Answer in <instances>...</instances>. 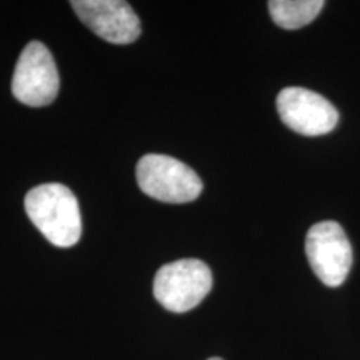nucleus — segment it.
Here are the masks:
<instances>
[{
	"instance_id": "obj_5",
	"label": "nucleus",
	"mask_w": 360,
	"mask_h": 360,
	"mask_svg": "<svg viewBox=\"0 0 360 360\" xmlns=\"http://www.w3.org/2000/svg\"><path fill=\"white\" fill-rule=\"evenodd\" d=\"M305 254L315 277L327 287H339L352 267V245L340 224L326 220L310 227Z\"/></svg>"
},
{
	"instance_id": "obj_6",
	"label": "nucleus",
	"mask_w": 360,
	"mask_h": 360,
	"mask_svg": "<svg viewBox=\"0 0 360 360\" xmlns=\"http://www.w3.org/2000/svg\"><path fill=\"white\" fill-rule=\"evenodd\" d=\"M277 110L287 127L307 137L332 132L339 122V112L326 97L302 87L281 90Z\"/></svg>"
},
{
	"instance_id": "obj_2",
	"label": "nucleus",
	"mask_w": 360,
	"mask_h": 360,
	"mask_svg": "<svg viewBox=\"0 0 360 360\" xmlns=\"http://www.w3.org/2000/svg\"><path fill=\"white\" fill-rule=\"evenodd\" d=\"M212 290V272L199 259H182L165 264L154 277V297L174 314L195 309Z\"/></svg>"
},
{
	"instance_id": "obj_4",
	"label": "nucleus",
	"mask_w": 360,
	"mask_h": 360,
	"mask_svg": "<svg viewBox=\"0 0 360 360\" xmlns=\"http://www.w3.org/2000/svg\"><path fill=\"white\" fill-rule=\"evenodd\" d=\"M58 87L60 77L52 52L39 40L27 44L13 70V97L29 107L51 105Z\"/></svg>"
},
{
	"instance_id": "obj_8",
	"label": "nucleus",
	"mask_w": 360,
	"mask_h": 360,
	"mask_svg": "<svg viewBox=\"0 0 360 360\" xmlns=\"http://www.w3.org/2000/svg\"><path fill=\"white\" fill-rule=\"evenodd\" d=\"M323 0H270L269 12L272 20L285 30L302 29L321 13Z\"/></svg>"
},
{
	"instance_id": "obj_3",
	"label": "nucleus",
	"mask_w": 360,
	"mask_h": 360,
	"mask_svg": "<svg viewBox=\"0 0 360 360\" xmlns=\"http://www.w3.org/2000/svg\"><path fill=\"white\" fill-rule=\"evenodd\" d=\"M137 184L143 193L165 204H187L204 188L200 177L188 165L160 154H147L139 160Z\"/></svg>"
},
{
	"instance_id": "obj_9",
	"label": "nucleus",
	"mask_w": 360,
	"mask_h": 360,
	"mask_svg": "<svg viewBox=\"0 0 360 360\" xmlns=\"http://www.w3.org/2000/svg\"><path fill=\"white\" fill-rule=\"evenodd\" d=\"M209 360H222V359H219V357H212V359H209Z\"/></svg>"
},
{
	"instance_id": "obj_1",
	"label": "nucleus",
	"mask_w": 360,
	"mask_h": 360,
	"mask_svg": "<svg viewBox=\"0 0 360 360\" xmlns=\"http://www.w3.org/2000/svg\"><path fill=\"white\" fill-rule=\"evenodd\" d=\"M25 212L35 227L56 247H72L82 236L77 197L62 184H44L25 195Z\"/></svg>"
},
{
	"instance_id": "obj_7",
	"label": "nucleus",
	"mask_w": 360,
	"mask_h": 360,
	"mask_svg": "<svg viewBox=\"0 0 360 360\" xmlns=\"http://www.w3.org/2000/svg\"><path fill=\"white\" fill-rule=\"evenodd\" d=\"M70 6L79 19L107 42L127 45L141 37V19L124 0H74Z\"/></svg>"
}]
</instances>
